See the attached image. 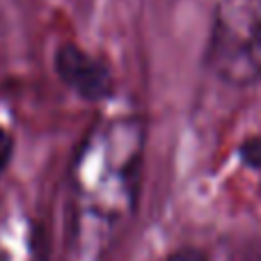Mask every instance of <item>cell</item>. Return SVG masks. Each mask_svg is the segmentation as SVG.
<instances>
[{
    "instance_id": "6da1fadb",
    "label": "cell",
    "mask_w": 261,
    "mask_h": 261,
    "mask_svg": "<svg viewBox=\"0 0 261 261\" xmlns=\"http://www.w3.org/2000/svg\"><path fill=\"white\" fill-rule=\"evenodd\" d=\"M204 67L229 87L261 83V0H220L216 5Z\"/></svg>"
},
{
    "instance_id": "277c9868",
    "label": "cell",
    "mask_w": 261,
    "mask_h": 261,
    "mask_svg": "<svg viewBox=\"0 0 261 261\" xmlns=\"http://www.w3.org/2000/svg\"><path fill=\"white\" fill-rule=\"evenodd\" d=\"M12 151H14L12 135L7 133L5 126H0V179H3L5 170H7V163H9V158H12Z\"/></svg>"
},
{
    "instance_id": "7a4b0ae2",
    "label": "cell",
    "mask_w": 261,
    "mask_h": 261,
    "mask_svg": "<svg viewBox=\"0 0 261 261\" xmlns=\"http://www.w3.org/2000/svg\"><path fill=\"white\" fill-rule=\"evenodd\" d=\"M53 64L58 78L81 99L96 103L115 94V78L110 67L78 44L67 41L60 46L55 50Z\"/></svg>"
},
{
    "instance_id": "8992f818",
    "label": "cell",
    "mask_w": 261,
    "mask_h": 261,
    "mask_svg": "<svg viewBox=\"0 0 261 261\" xmlns=\"http://www.w3.org/2000/svg\"><path fill=\"white\" fill-rule=\"evenodd\" d=\"M259 195H261V179H259Z\"/></svg>"
},
{
    "instance_id": "5b68a950",
    "label": "cell",
    "mask_w": 261,
    "mask_h": 261,
    "mask_svg": "<svg viewBox=\"0 0 261 261\" xmlns=\"http://www.w3.org/2000/svg\"><path fill=\"white\" fill-rule=\"evenodd\" d=\"M167 261H204V259H199L197 254H190V252H181V254H174V257H170Z\"/></svg>"
},
{
    "instance_id": "3957f363",
    "label": "cell",
    "mask_w": 261,
    "mask_h": 261,
    "mask_svg": "<svg viewBox=\"0 0 261 261\" xmlns=\"http://www.w3.org/2000/svg\"><path fill=\"white\" fill-rule=\"evenodd\" d=\"M239 158L245 167L261 174V135H252L239 147Z\"/></svg>"
}]
</instances>
